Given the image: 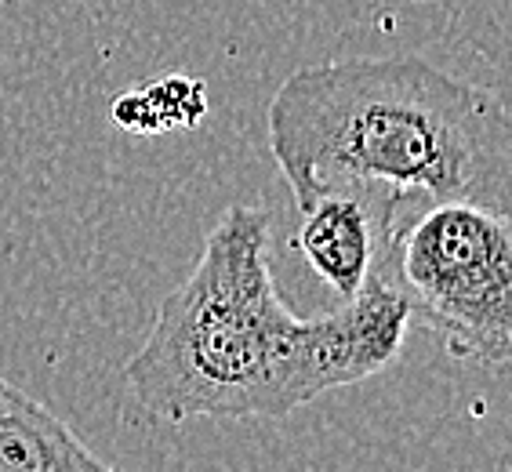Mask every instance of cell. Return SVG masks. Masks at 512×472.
Returning <instances> with one entry per match:
<instances>
[{
  "label": "cell",
  "instance_id": "6da1fadb",
  "mask_svg": "<svg viewBox=\"0 0 512 472\" xmlns=\"http://www.w3.org/2000/svg\"><path fill=\"white\" fill-rule=\"evenodd\" d=\"M269 149L298 211L360 189L411 218L440 200L512 211L505 102L422 59H345L295 69L269 102Z\"/></svg>",
  "mask_w": 512,
  "mask_h": 472
},
{
  "label": "cell",
  "instance_id": "7a4b0ae2",
  "mask_svg": "<svg viewBox=\"0 0 512 472\" xmlns=\"http://www.w3.org/2000/svg\"><path fill=\"white\" fill-rule=\"evenodd\" d=\"M298 320L269 273V215L229 207L204 255L157 309L128 385L171 425L193 418H287L313 404Z\"/></svg>",
  "mask_w": 512,
  "mask_h": 472
},
{
  "label": "cell",
  "instance_id": "3957f363",
  "mask_svg": "<svg viewBox=\"0 0 512 472\" xmlns=\"http://www.w3.org/2000/svg\"><path fill=\"white\" fill-rule=\"evenodd\" d=\"M382 269L454 356L494 367L512 356L509 211L476 200L422 207L396 233Z\"/></svg>",
  "mask_w": 512,
  "mask_h": 472
},
{
  "label": "cell",
  "instance_id": "277c9868",
  "mask_svg": "<svg viewBox=\"0 0 512 472\" xmlns=\"http://www.w3.org/2000/svg\"><path fill=\"white\" fill-rule=\"evenodd\" d=\"M414 313L407 298L382 276H367V284L342 309L306 320L302 335V374L309 400L375 378L404 349Z\"/></svg>",
  "mask_w": 512,
  "mask_h": 472
},
{
  "label": "cell",
  "instance_id": "5b68a950",
  "mask_svg": "<svg viewBox=\"0 0 512 472\" xmlns=\"http://www.w3.org/2000/svg\"><path fill=\"white\" fill-rule=\"evenodd\" d=\"M404 218L389 200L360 189H327L302 207L295 244L338 298H353L385 262Z\"/></svg>",
  "mask_w": 512,
  "mask_h": 472
},
{
  "label": "cell",
  "instance_id": "8992f818",
  "mask_svg": "<svg viewBox=\"0 0 512 472\" xmlns=\"http://www.w3.org/2000/svg\"><path fill=\"white\" fill-rule=\"evenodd\" d=\"M106 469L80 436L48 407L0 378V472H84Z\"/></svg>",
  "mask_w": 512,
  "mask_h": 472
},
{
  "label": "cell",
  "instance_id": "52a82bcc",
  "mask_svg": "<svg viewBox=\"0 0 512 472\" xmlns=\"http://www.w3.org/2000/svg\"><path fill=\"white\" fill-rule=\"evenodd\" d=\"M109 117L120 131H135V135H160V131L197 128L207 117V88L197 77H160L146 88L124 91L113 99Z\"/></svg>",
  "mask_w": 512,
  "mask_h": 472
}]
</instances>
